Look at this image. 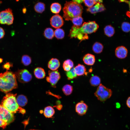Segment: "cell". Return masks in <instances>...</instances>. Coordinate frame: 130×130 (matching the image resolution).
I'll return each instance as SVG.
<instances>
[{"mask_svg":"<svg viewBox=\"0 0 130 130\" xmlns=\"http://www.w3.org/2000/svg\"><path fill=\"white\" fill-rule=\"evenodd\" d=\"M10 65L9 63L7 62L3 65V67L4 68L8 69L10 67Z\"/></svg>","mask_w":130,"mask_h":130,"instance_id":"cell-38","label":"cell"},{"mask_svg":"<svg viewBox=\"0 0 130 130\" xmlns=\"http://www.w3.org/2000/svg\"><path fill=\"white\" fill-rule=\"evenodd\" d=\"M112 93V92L110 89L100 84L94 94L98 100L104 102L110 97Z\"/></svg>","mask_w":130,"mask_h":130,"instance_id":"cell-5","label":"cell"},{"mask_svg":"<svg viewBox=\"0 0 130 130\" xmlns=\"http://www.w3.org/2000/svg\"><path fill=\"white\" fill-rule=\"evenodd\" d=\"M63 17L67 21L71 20L75 17L81 16L83 8L80 4L72 1H66L63 8Z\"/></svg>","mask_w":130,"mask_h":130,"instance_id":"cell-3","label":"cell"},{"mask_svg":"<svg viewBox=\"0 0 130 130\" xmlns=\"http://www.w3.org/2000/svg\"><path fill=\"white\" fill-rule=\"evenodd\" d=\"M0 118L6 122L7 125L13 121L14 117L13 113L0 104Z\"/></svg>","mask_w":130,"mask_h":130,"instance_id":"cell-7","label":"cell"},{"mask_svg":"<svg viewBox=\"0 0 130 130\" xmlns=\"http://www.w3.org/2000/svg\"><path fill=\"white\" fill-rule=\"evenodd\" d=\"M73 63L72 61L70 59H68L64 62L63 67L64 70L67 72L73 68Z\"/></svg>","mask_w":130,"mask_h":130,"instance_id":"cell-22","label":"cell"},{"mask_svg":"<svg viewBox=\"0 0 130 130\" xmlns=\"http://www.w3.org/2000/svg\"><path fill=\"white\" fill-rule=\"evenodd\" d=\"M5 32L4 29L2 27H0V39H2L4 36Z\"/></svg>","mask_w":130,"mask_h":130,"instance_id":"cell-35","label":"cell"},{"mask_svg":"<svg viewBox=\"0 0 130 130\" xmlns=\"http://www.w3.org/2000/svg\"><path fill=\"white\" fill-rule=\"evenodd\" d=\"M99 28L94 21L84 22L80 26L73 25L70 30L69 36L70 38H77L82 41L89 39L88 34L96 32Z\"/></svg>","mask_w":130,"mask_h":130,"instance_id":"cell-1","label":"cell"},{"mask_svg":"<svg viewBox=\"0 0 130 130\" xmlns=\"http://www.w3.org/2000/svg\"><path fill=\"white\" fill-rule=\"evenodd\" d=\"M120 2H125L126 3L127 1L126 0H118Z\"/></svg>","mask_w":130,"mask_h":130,"instance_id":"cell-42","label":"cell"},{"mask_svg":"<svg viewBox=\"0 0 130 130\" xmlns=\"http://www.w3.org/2000/svg\"><path fill=\"white\" fill-rule=\"evenodd\" d=\"M105 9V8L103 4L98 2L94 6L89 7L87 10L91 13L93 14L103 11Z\"/></svg>","mask_w":130,"mask_h":130,"instance_id":"cell-13","label":"cell"},{"mask_svg":"<svg viewBox=\"0 0 130 130\" xmlns=\"http://www.w3.org/2000/svg\"><path fill=\"white\" fill-rule=\"evenodd\" d=\"M121 28L123 31L125 32L130 31V23L126 22H123L122 24Z\"/></svg>","mask_w":130,"mask_h":130,"instance_id":"cell-32","label":"cell"},{"mask_svg":"<svg viewBox=\"0 0 130 130\" xmlns=\"http://www.w3.org/2000/svg\"><path fill=\"white\" fill-rule=\"evenodd\" d=\"M62 91L64 94L66 96L71 94L72 93L73 88L72 86L69 84L65 85L62 89Z\"/></svg>","mask_w":130,"mask_h":130,"instance_id":"cell-28","label":"cell"},{"mask_svg":"<svg viewBox=\"0 0 130 130\" xmlns=\"http://www.w3.org/2000/svg\"><path fill=\"white\" fill-rule=\"evenodd\" d=\"M89 81L91 86H96L99 85L100 84L101 79L98 76L95 75L91 77Z\"/></svg>","mask_w":130,"mask_h":130,"instance_id":"cell-26","label":"cell"},{"mask_svg":"<svg viewBox=\"0 0 130 130\" xmlns=\"http://www.w3.org/2000/svg\"><path fill=\"white\" fill-rule=\"evenodd\" d=\"M83 2L85 5L89 7L93 6L96 3L94 0H84Z\"/></svg>","mask_w":130,"mask_h":130,"instance_id":"cell-33","label":"cell"},{"mask_svg":"<svg viewBox=\"0 0 130 130\" xmlns=\"http://www.w3.org/2000/svg\"><path fill=\"white\" fill-rule=\"evenodd\" d=\"M48 75L46 78V81L50 84L52 87L56 88V84L61 77L59 72L58 70H49L48 72Z\"/></svg>","mask_w":130,"mask_h":130,"instance_id":"cell-9","label":"cell"},{"mask_svg":"<svg viewBox=\"0 0 130 130\" xmlns=\"http://www.w3.org/2000/svg\"><path fill=\"white\" fill-rule=\"evenodd\" d=\"M127 3L129 4V10L127 11L126 14L127 16L130 18V0L129 1H128Z\"/></svg>","mask_w":130,"mask_h":130,"instance_id":"cell-36","label":"cell"},{"mask_svg":"<svg viewBox=\"0 0 130 130\" xmlns=\"http://www.w3.org/2000/svg\"><path fill=\"white\" fill-rule=\"evenodd\" d=\"M56 108L58 110H61L62 108V105L60 104L55 106Z\"/></svg>","mask_w":130,"mask_h":130,"instance_id":"cell-40","label":"cell"},{"mask_svg":"<svg viewBox=\"0 0 130 130\" xmlns=\"http://www.w3.org/2000/svg\"><path fill=\"white\" fill-rule=\"evenodd\" d=\"M32 59L30 56L27 55H24L21 58V62L25 66L29 65L31 63Z\"/></svg>","mask_w":130,"mask_h":130,"instance_id":"cell-30","label":"cell"},{"mask_svg":"<svg viewBox=\"0 0 130 130\" xmlns=\"http://www.w3.org/2000/svg\"><path fill=\"white\" fill-rule=\"evenodd\" d=\"M103 48V46L101 43L99 42H96L93 45L92 49L94 53L99 54L102 52Z\"/></svg>","mask_w":130,"mask_h":130,"instance_id":"cell-21","label":"cell"},{"mask_svg":"<svg viewBox=\"0 0 130 130\" xmlns=\"http://www.w3.org/2000/svg\"><path fill=\"white\" fill-rule=\"evenodd\" d=\"M45 117L47 118H52L55 113L54 110L51 106H48L45 107L43 112Z\"/></svg>","mask_w":130,"mask_h":130,"instance_id":"cell-17","label":"cell"},{"mask_svg":"<svg viewBox=\"0 0 130 130\" xmlns=\"http://www.w3.org/2000/svg\"><path fill=\"white\" fill-rule=\"evenodd\" d=\"M7 125V124L6 123L0 118V127L4 129L6 128Z\"/></svg>","mask_w":130,"mask_h":130,"instance_id":"cell-34","label":"cell"},{"mask_svg":"<svg viewBox=\"0 0 130 130\" xmlns=\"http://www.w3.org/2000/svg\"><path fill=\"white\" fill-rule=\"evenodd\" d=\"M17 102L20 107L25 106L27 103L28 99L26 96L23 95H19L16 98Z\"/></svg>","mask_w":130,"mask_h":130,"instance_id":"cell-19","label":"cell"},{"mask_svg":"<svg viewBox=\"0 0 130 130\" xmlns=\"http://www.w3.org/2000/svg\"><path fill=\"white\" fill-rule=\"evenodd\" d=\"M60 65L59 60L56 58H52L49 61L48 64V68L52 71L57 70Z\"/></svg>","mask_w":130,"mask_h":130,"instance_id":"cell-14","label":"cell"},{"mask_svg":"<svg viewBox=\"0 0 130 130\" xmlns=\"http://www.w3.org/2000/svg\"><path fill=\"white\" fill-rule=\"evenodd\" d=\"M66 75L68 80H71L75 78L77 75L75 72L74 68H72L70 71L66 72Z\"/></svg>","mask_w":130,"mask_h":130,"instance_id":"cell-31","label":"cell"},{"mask_svg":"<svg viewBox=\"0 0 130 130\" xmlns=\"http://www.w3.org/2000/svg\"><path fill=\"white\" fill-rule=\"evenodd\" d=\"M72 21L74 25L80 26L82 24L83 20L81 16H79L73 18Z\"/></svg>","mask_w":130,"mask_h":130,"instance_id":"cell-29","label":"cell"},{"mask_svg":"<svg viewBox=\"0 0 130 130\" xmlns=\"http://www.w3.org/2000/svg\"><path fill=\"white\" fill-rule=\"evenodd\" d=\"M64 31L60 28L56 29L54 31V35L55 37L58 39H62L65 36Z\"/></svg>","mask_w":130,"mask_h":130,"instance_id":"cell-27","label":"cell"},{"mask_svg":"<svg viewBox=\"0 0 130 130\" xmlns=\"http://www.w3.org/2000/svg\"><path fill=\"white\" fill-rule=\"evenodd\" d=\"M16 95L17 94H14L11 93L7 94L3 99L1 105L13 113L18 112L24 114L26 113V111L18 104L16 98Z\"/></svg>","mask_w":130,"mask_h":130,"instance_id":"cell-4","label":"cell"},{"mask_svg":"<svg viewBox=\"0 0 130 130\" xmlns=\"http://www.w3.org/2000/svg\"><path fill=\"white\" fill-rule=\"evenodd\" d=\"M94 0L96 3L98 2H99L101 3L102 2V0Z\"/></svg>","mask_w":130,"mask_h":130,"instance_id":"cell-41","label":"cell"},{"mask_svg":"<svg viewBox=\"0 0 130 130\" xmlns=\"http://www.w3.org/2000/svg\"><path fill=\"white\" fill-rule=\"evenodd\" d=\"M115 53L116 56L118 58L120 59H124L127 56L128 51L125 46H119L116 49Z\"/></svg>","mask_w":130,"mask_h":130,"instance_id":"cell-12","label":"cell"},{"mask_svg":"<svg viewBox=\"0 0 130 130\" xmlns=\"http://www.w3.org/2000/svg\"><path fill=\"white\" fill-rule=\"evenodd\" d=\"M19 0H16V1H19Z\"/></svg>","mask_w":130,"mask_h":130,"instance_id":"cell-45","label":"cell"},{"mask_svg":"<svg viewBox=\"0 0 130 130\" xmlns=\"http://www.w3.org/2000/svg\"><path fill=\"white\" fill-rule=\"evenodd\" d=\"M34 9L36 12L41 13L45 10V4L43 2H39L35 5L34 6Z\"/></svg>","mask_w":130,"mask_h":130,"instance_id":"cell-24","label":"cell"},{"mask_svg":"<svg viewBox=\"0 0 130 130\" xmlns=\"http://www.w3.org/2000/svg\"><path fill=\"white\" fill-rule=\"evenodd\" d=\"M88 106L83 101L77 103L75 107V111L79 116H82L85 114L87 110Z\"/></svg>","mask_w":130,"mask_h":130,"instance_id":"cell-11","label":"cell"},{"mask_svg":"<svg viewBox=\"0 0 130 130\" xmlns=\"http://www.w3.org/2000/svg\"><path fill=\"white\" fill-rule=\"evenodd\" d=\"M126 104L127 107L130 108V96L129 97L127 100Z\"/></svg>","mask_w":130,"mask_h":130,"instance_id":"cell-37","label":"cell"},{"mask_svg":"<svg viewBox=\"0 0 130 130\" xmlns=\"http://www.w3.org/2000/svg\"><path fill=\"white\" fill-rule=\"evenodd\" d=\"M44 34L46 38L48 39H52L54 36V32L52 28H47L45 29Z\"/></svg>","mask_w":130,"mask_h":130,"instance_id":"cell-25","label":"cell"},{"mask_svg":"<svg viewBox=\"0 0 130 130\" xmlns=\"http://www.w3.org/2000/svg\"><path fill=\"white\" fill-rule=\"evenodd\" d=\"M105 34L109 37L113 36L115 33L114 28L111 25L106 26L104 29Z\"/></svg>","mask_w":130,"mask_h":130,"instance_id":"cell-20","label":"cell"},{"mask_svg":"<svg viewBox=\"0 0 130 130\" xmlns=\"http://www.w3.org/2000/svg\"><path fill=\"white\" fill-rule=\"evenodd\" d=\"M3 59L2 58H0V63L2 62V61Z\"/></svg>","mask_w":130,"mask_h":130,"instance_id":"cell-43","label":"cell"},{"mask_svg":"<svg viewBox=\"0 0 130 130\" xmlns=\"http://www.w3.org/2000/svg\"><path fill=\"white\" fill-rule=\"evenodd\" d=\"M83 60L84 63L87 65H93L95 62V57L93 54L87 53L83 57Z\"/></svg>","mask_w":130,"mask_h":130,"instance_id":"cell-15","label":"cell"},{"mask_svg":"<svg viewBox=\"0 0 130 130\" xmlns=\"http://www.w3.org/2000/svg\"><path fill=\"white\" fill-rule=\"evenodd\" d=\"M17 87L16 78L14 74L8 71L0 74V90L1 91L7 93Z\"/></svg>","mask_w":130,"mask_h":130,"instance_id":"cell-2","label":"cell"},{"mask_svg":"<svg viewBox=\"0 0 130 130\" xmlns=\"http://www.w3.org/2000/svg\"><path fill=\"white\" fill-rule=\"evenodd\" d=\"M18 80L21 83H26L30 81L32 78V76L28 70L22 69L18 70L15 74Z\"/></svg>","mask_w":130,"mask_h":130,"instance_id":"cell-8","label":"cell"},{"mask_svg":"<svg viewBox=\"0 0 130 130\" xmlns=\"http://www.w3.org/2000/svg\"><path fill=\"white\" fill-rule=\"evenodd\" d=\"M28 130H41L39 129H30Z\"/></svg>","mask_w":130,"mask_h":130,"instance_id":"cell-44","label":"cell"},{"mask_svg":"<svg viewBox=\"0 0 130 130\" xmlns=\"http://www.w3.org/2000/svg\"><path fill=\"white\" fill-rule=\"evenodd\" d=\"M14 17L12 11L8 8L0 12V24L10 25L13 22Z\"/></svg>","mask_w":130,"mask_h":130,"instance_id":"cell-6","label":"cell"},{"mask_svg":"<svg viewBox=\"0 0 130 130\" xmlns=\"http://www.w3.org/2000/svg\"><path fill=\"white\" fill-rule=\"evenodd\" d=\"M50 23L51 26L53 27L59 28L64 25V21L62 17L58 14L52 16L50 19Z\"/></svg>","mask_w":130,"mask_h":130,"instance_id":"cell-10","label":"cell"},{"mask_svg":"<svg viewBox=\"0 0 130 130\" xmlns=\"http://www.w3.org/2000/svg\"><path fill=\"white\" fill-rule=\"evenodd\" d=\"M76 74L77 76H81L85 74L86 68L83 65L79 64L74 68Z\"/></svg>","mask_w":130,"mask_h":130,"instance_id":"cell-16","label":"cell"},{"mask_svg":"<svg viewBox=\"0 0 130 130\" xmlns=\"http://www.w3.org/2000/svg\"><path fill=\"white\" fill-rule=\"evenodd\" d=\"M34 73L36 78L39 79L44 78L46 75V73L44 69L41 67H38L34 70Z\"/></svg>","mask_w":130,"mask_h":130,"instance_id":"cell-18","label":"cell"},{"mask_svg":"<svg viewBox=\"0 0 130 130\" xmlns=\"http://www.w3.org/2000/svg\"><path fill=\"white\" fill-rule=\"evenodd\" d=\"M61 9V5L58 3L55 2L52 3L50 6V10L53 13L57 14L59 13Z\"/></svg>","mask_w":130,"mask_h":130,"instance_id":"cell-23","label":"cell"},{"mask_svg":"<svg viewBox=\"0 0 130 130\" xmlns=\"http://www.w3.org/2000/svg\"><path fill=\"white\" fill-rule=\"evenodd\" d=\"M72 1L78 4H80L84 0H72Z\"/></svg>","mask_w":130,"mask_h":130,"instance_id":"cell-39","label":"cell"}]
</instances>
